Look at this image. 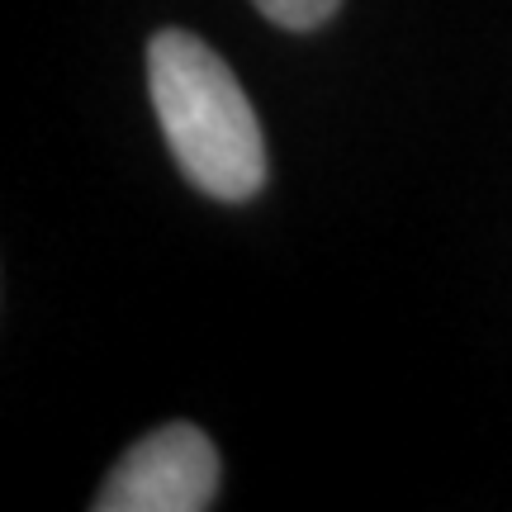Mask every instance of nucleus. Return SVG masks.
I'll return each mask as SVG.
<instances>
[{
	"label": "nucleus",
	"mask_w": 512,
	"mask_h": 512,
	"mask_svg": "<svg viewBox=\"0 0 512 512\" xmlns=\"http://www.w3.org/2000/svg\"><path fill=\"white\" fill-rule=\"evenodd\" d=\"M252 5L271 19V24L290 29V34H313V29H323V24L337 15L342 0H252Z\"/></svg>",
	"instance_id": "7ed1b4c3"
},
{
	"label": "nucleus",
	"mask_w": 512,
	"mask_h": 512,
	"mask_svg": "<svg viewBox=\"0 0 512 512\" xmlns=\"http://www.w3.org/2000/svg\"><path fill=\"white\" fill-rule=\"evenodd\" d=\"M147 95L181 176L200 195L247 204L266 185V138L233 67L190 29H157L147 43Z\"/></svg>",
	"instance_id": "f257e3e1"
},
{
	"label": "nucleus",
	"mask_w": 512,
	"mask_h": 512,
	"mask_svg": "<svg viewBox=\"0 0 512 512\" xmlns=\"http://www.w3.org/2000/svg\"><path fill=\"white\" fill-rule=\"evenodd\" d=\"M219 498V451L195 422L133 441L95 494V512H204Z\"/></svg>",
	"instance_id": "f03ea898"
}]
</instances>
